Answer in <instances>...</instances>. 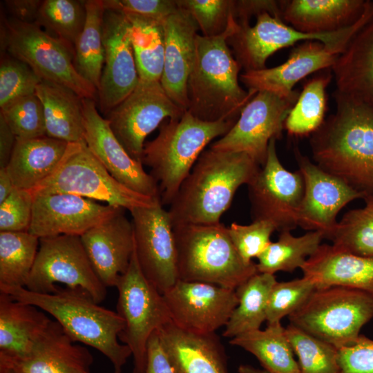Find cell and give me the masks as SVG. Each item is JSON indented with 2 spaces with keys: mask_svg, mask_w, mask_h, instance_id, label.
<instances>
[{
  "mask_svg": "<svg viewBox=\"0 0 373 373\" xmlns=\"http://www.w3.org/2000/svg\"><path fill=\"white\" fill-rule=\"evenodd\" d=\"M336 111L312 134L315 164L364 197L373 194V109L336 91Z\"/></svg>",
  "mask_w": 373,
  "mask_h": 373,
  "instance_id": "cell-1",
  "label": "cell"
},
{
  "mask_svg": "<svg viewBox=\"0 0 373 373\" xmlns=\"http://www.w3.org/2000/svg\"><path fill=\"white\" fill-rule=\"evenodd\" d=\"M260 166L245 153L204 151L169 205L173 227L220 222L238 189L247 185Z\"/></svg>",
  "mask_w": 373,
  "mask_h": 373,
  "instance_id": "cell-2",
  "label": "cell"
},
{
  "mask_svg": "<svg viewBox=\"0 0 373 373\" xmlns=\"http://www.w3.org/2000/svg\"><path fill=\"white\" fill-rule=\"evenodd\" d=\"M0 292L51 315L74 342L97 350L116 370H121L132 355L131 349L118 340L124 327L122 318L99 305L82 289L58 286L52 293L39 294L26 287H0Z\"/></svg>",
  "mask_w": 373,
  "mask_h": 373,
  "instance_id": "cell-3",
  "label": "cell"
},
{
  "mask_svg": "<svg viewBox=\"0 0 373 373\" xmlns=\"http://www.w3.org/2000/svg\"><path fill=\"white\" fill-rule=\"evenodd\" d=\"M237 26L233 16L223 34L213 37L197 35L195 59L187 84V111L200 120H237L257 93L243 89L238 82L242 68L227 44Z\"/></svg>",
  "mask_w": 373,
  "mask_h": 373,
  "instance_id": "cell-4",
  "label": "cell"
},
{
  "mask_svg": "<svg viewBox=\"0 0 373 373\" xmlns=\"http://www.w3.org/2000/svg\"><path fill=\"white\" fill-rule=\"evenodd\" d=\"M236 121L205 122L186 111L160 125L157 137L144 144L142 163L151 168L162 205L171 204L204 148L225 135Z\"/></svg>",
  "mask_w": 373,
  "mask_h": 373,
  "instance_id": "cell-5",
  "label": "cell"
},
{
  "mask_svg": "<svg viewBox=\"0 0 373 373\" xmlns=\"http://www.w3.org/2000/svg\"><path fill=\"white\" fill-rule=\"evenodd\" d=\"M173 231L179 280L236 289L258 273L256 263L241 258L221 222L179 224Z\"/></svg>",
  "mask_w": 373,
  "mask_h": 373,
  "instance_id": "cell-6",
  "label": "cell"
},
{
  "mask_svg": "<svg viewBox=\"0 0 373 373\" xmlns=\"http://www.w3.org/2000/svg\"><path fill=\"white\" fill-rule=\"evenodd\" d=\"M372 318L373 295L341 286L316 288L289 316L290 324L338 349L353 344Z\"/></svg>",
  "mask_w": 373,
  "mask_h": 373,
  "instance_id": "cell-7",
  "label": "cell"
},
{
  "mask_svg": "<svg viewBox=\"0 0 373 373\" xmlns=\"http://www.w3.org/2000/svg\"><path fill=\"white\" fill-rule=\"evenodd\" d=\"M32 195L68 193L131 211L151 207L160 200L140 194L115 179L91 153L84 141L69 143L54 173L35 188Z\"/></svg>",
  "mask_w": 373,
  "mask_h": 373,
  "instance_id": "cell-8",
  "label": "cell"
},
{
  "mask_svg": "<svg viewBox=\"0 0 373 373\" xmlns=\"http://www.w3.org/2000/svg\"><path fill=\"white\" fill-rule=\"evenodd\" d=\"M372 17L373 1H370L361 17L352 26L334 32L314 35L300 32L280 17L262 12L256 17L253 26L237 23L236 30L228 38L227 44L245 71L257 70L266 68V61L272 54L299 41H318L341 54Z\"/></svg>",
  "mask_w": 373,
  "mask_h": 373,
  "instance_id": "cell-9",
  "label": "cell"
},
{
  "mask_svg": "<svg viewBox=\"0 0 373 373\" xmlns=\"http://www.w3.org/2000/svg\"><path fill=\"white\" fill-rule=\"evenodd\" d=\"M3 48L13 58L29 66L41 80L65 86L82 98L95 99L97 89L77 72L74 50L36 23L13 18L4 20Z\"/></svg>",
  "mask_w": 373,
  "mask_h": 373,
  "instance_id": "cell-10",
  "label": "cell"
},
{
  "mask_svg": "<svg viewBox=\"0 0 373 373\" xmlns=\"http://www.w3.org/2000/svg\"><path fill=\"white\" fill-rule=\"evenodd\" d=\"M118 291L117 313L124 322L119 339L131 350L133 373H144L147 345L151 336L172 322L163 294L144 275L136 254L115 287Z\"/></svg>",
  "mask_w": 373,
  "mask_h": 373,
  "instance_id": "cell-11",
  "label": "cell"
},
{
  "mask_svg": "<svg viewBox=\"0 0 373 373\" xmlns=\"http://www.w3.org/2000/svg\"><path fill=\"white\" fill-rule=\"evenodd\" d=\"M62 284L80 288L100 303L106 287L96 274L80 236L59 235L39 238L35 262L26 288L33 292H54Z\"/></svg>",
  "mask_w": 373,
  "mask_h": 373,
  "instance_id": "cell-12",
  "label": "cell"
},
{
  "mask_svg": "<svg viewBox=\"0 0 373 373\" xmlns=\"http://www.w3.org/2000/svg\"><path fill=\"white\" fill-rule=\"evenodd\" d=\"M276 142L270 140L265 162L247 186L253 220L268 221L281 232L298 226L305 184L299 170L291 172L283 166Z\"/></svg>",
  "mask_w": 373,
  "mask_h": 373,
  "instance_id": "cell-13",
  "label": "cell"
},
{
  "mask_svg": "<svg viewBox=\"0 0 373 373\" xmlns=\"http://www.w3.org/2000/svg\"><path fill=\"white\" fill-rule=\"evenodd\" d=\"M185 111L171 99L160 81L140 79L134 90L106 119L128 154L142 162L146 137L164 119L179 118Z\"/></svg>",
  "mask_w": 373,
  "mask_h": 373,
  "instance_id": "cell-14",
  "label": "cell"
},
{
  "mask_svg": "<svg viewBox=\"0 0 373 373\" xmlns=\"http://www.w3.org/2000/svg\"><path fill=\"white\" fill-rule=\"evenodd\" d=\"M298 97L285 98L258 91L243 107L231 129L210 148L245 153L262 166L270 140L282 136L286 118Z\"/></svg>",
  "mask_w": 373,
  "mask_h": 373,
  "instance_id": "cell-15",
  "label": "cell"
},
{
  "mask_svg": "<svg viewBox=\"0 0 373 373\" xmlns=\"http://www.w3.org/2000/svg\"><path fill=\"white\" fill-rule=\"evenodd\" d=\"M129 211L139 266L144 276L163 294L179 280L177 247L169 211L161 202Z\"/></svg>",
  "mask_w": 373,
  "mask_h": 373,
  "instance_id": "cell-16",
  "label": "cell"
},
{
  "mask_svg": "<svg viewBox=\"0 0 373 373\" xmlns=\"http://www.w3.org/2000/svg\"><path fill=\"white\" fill-rule=\"evenodd\" d=\"M162 294L172 323L195 333L225 326L238 304L236 289L202 282L178 280Z\"/></svg>",
  "mask_w": 373,
  "mask_h": 373,
  "instance_id": "cell-17",
  "label": "cell"
},
{
  "mask_svg": "<svg viewBox=\"0 0 373 373\" xmlns=\"http://www.w3.org/2000/svg\"><path fill=\"white\" fill-rule=\"evenodd\" d=\"M294 155L305 184L298 213V226L319 231L331 239L336 227L337 215L351 201L364 195L338 178L323 171L296 147Z\"/></svg>",
  "mask_w": 373,
  "mask_h": 373,
  "instance_id": "cell-18",
  "label": "cell"
},
{
  "mask_svg": "<svg viewBox=\"0 0 373 373\" xmlns=\"http://www.w3.org/2000/svg\"><path fill=\"white\" fill-rule=\"evenodd\" d=\"M82 102L84 142L91 153L121 184L140 194L160 200L157 182L144 171L142 163L126 151L108 120L98 113L95 99L83 98Z\"/></svg>",
  "mask_w": 373,
  "mask_h": 373,
  "instance_id": "cell-19",
  "label": "cell"
},
{
  "mask_svg": "<svg viewBox=\"0 0 373 373\" xmlns=\"http://www.w3.org/2000/svg\"><path fill=\"white\" fill-rule=\"evenodd\" d=\"M103 38L104 63L97 95L100 110L106 116L134 90L140 78L125 15L106 10Z\"/></svg>",
  "mask_w": 373,
  "mask_h": 373,
  "instance_id": "cell-20",
  "label": "cell"
},
{
  "mask_svg": "<svg viewBox=\"0 0 373 373\" xmlns=\"http://www.w3.org/2000/svg\"><path fill=\"white\" fill-rule=\"evenodd\" d=\"M28 232L39 238L85 232L113 216L121 207L68 193L33 195Z\"/></svg>",
  "mask_w": 373,
  "mask_h": 373,
  "instance_id": "cell-21",
  "label": "cell"
},
{
  "mask_svg": "<svg viewBox=\"0 0 373 373\" xmlns=\"http://www.w3.org/2000/svg\"><path fill=\"white\" fill-rule=\"evenodd\" d=\"M124 210L119 208L80 236L96 274L106 287H116L135 251L133 224Z\"/></svg>",
  "mask_w": 373,
  "mask_h": 373,
  "instance_id": "cell-22",
  "label": "cell"
},
{
  "mask_svg": "<svg viewBox=\"0 0 373 373\" xmlns=\"http://www.w3.org/2000/svg\"><path fill=\"white\" fill-rule=\"evenodd\" d=\"M163 27L164 61L160 83L171 99L187 111V84L195 59L199 28L191 15L179 6L165 19Z\"/></svg>",
  "mask_w": 373,
  "mask_h": 373,
  "instance_id": "cell-23",
  "label": "cell"
},
{
  "mask_svg": "<svg viewBox=\"0 0 373 373\" xmlns=\"http://www.w3.org/2000/svg\"><path fill=\"white\" fill-rule=\"evenodd\" d=\"M339 55L321 41H305L292 49L282 64L245 71L240 79L248 90L267 91L285 98L296 97L300 93L293 89L297 82L313 73L332 68Z\"/></svg>",
  "mask_w": 373,
  "mask_h": 373,
  "instance_id": "cell-24",
  "label": "cell"
},
{
  "mask_svg": "<svg viewBox=\"0 0 373 373\" xmlns=\"http://www.w3.org/2000/svg\"><path fill=\"white\" fill-rule=\"evenodd\" d=\"M61 326L52 320L25 358L0 363V371L21 373H90L89 350L75 344Z\"/></svg>",
  "mask_w": 373,
  "mask_h": 373,
  "instance_id": "cell-25",
  "label": "cell"
},
{
  "mask_svg": "<svg viewBox=\"0 0 373 373\" xmlns=\"http://www.w3.org/2000/svg\"><path fill=\"white\" fill-rule=\"evenodd\" d=\"M176 373H229L220 337L181 329L170 322L157 330Z\"/></svg>",
  "mask_w": 373,
  "mask_h": 373,
  "instance_id": "cell-26",
  "label": "cell"
},
{
  "mask_svg": "<svg viewBox=\"0 0 373 373\" xmlns=\"http://www.w3.org/2000/svg\"><path fill=\"white\" fill-rule=\"evenodd\" d=\"M300 269L316 288L341 286L373 295V257L323 244Z\"/></svg>",
  "mask_w": 373,
  "mask_h": 373,
  "instance_id": "cell-27",
  "label": "cell"
},
{
  "mask_svg": "<svg viewBox=\"0 0 373 373\" xmlns=\"http://www.w3.org/2000/svg\"><path fill=\"white\" fill-rule=\"evenodd\" d=\"M369 0L279 1L281 19L307 34L334 32L355 23L364 13Z\"/></svg>",
  "mask_w": 373,
  "mask_h": 373,
  "instance_id": "cell-28",
  "label": "cell"
},
{
  "mask_svg": "<svg viewBox=\"0 0 373 373\" xmlns=\"http://www.w3.org/2000/svg\"><path fill=\"white\" fill-rule=\"evenodd\" d=\"M335 91L373 109V17L332 67Z\"/></svg>",
  "mask_w": 373,
  "mask_h": 373,
  "instance_id": "cell-29",
  "label": "cell"
},
{
  "mask_svg": "<svg viewBox=\"0 0 373 373\" xmlns=\"http://www.w3.org/2000/svg\"><path fill=\"white\" fill-rule=\"evenodd\" d=\"M51 321L37 307L0 292V363L26 357Z\"/></svg>",
  "mask_w": 373,
  "mask_h": 373,
  "instance_id": "cell-30",
  "label": "cell"
},
{
  "mask_svg": "<svg viewBox=\"0 0 373 373\" xmlns=\"http://www.w3.org/2000/svg\"><path fill=\"white\" fill-rule=\"evenodd\" d=\"M68 144L47 135L17 138L6 167L15 187L31 190L51 175L61 162Z\"/></svg>",
  "mask_w": 373,
  "mask_h": 373,
  "instance_id": "cell-31",
  "label": "cell"
},
{
  "mask_svg": "<svg viewBox=\"0 0 373 373\" xmlns=\"http://www.w3.org/2000/svg\"><path fill=\"white\" fill-rule=\"evenodd\" d=\"M35 94L43 105L47 136L68 143L84 141L83 98L44 80L37 85Z\"/></svg>",
  "mask_w": 373,
  "mask_h": 373,
  "instance_id": "cell-32",
  "label": "cell"
},
{
  "mask_svg": "<svg viewBox=\"0 0 373 373\" xmlns=\"http://www.w3.org/2000/svg\"><path fill=\"white\" fill-rule=\"evenodd\" d=\"M229 343L254 355L263 369L271 373H300L281 323L267 324L264 330L242 334L231 338Z\"/></svg>",
  "mask_w": 373,
  "mask_h": 373,
  "instance_id": "cell-33",
  "label": "cell"
},
{
  "mask_svg": "<svg viewBox=\"0 0 373 373\" xmlns=\"http://www.w3.org/2000/svg\"><path fill=\"white\" fill-rule=\"evenodd\" d=\"M276 281L274 274L258 272L236 289L238 304L225 325L223 336L233 338L260 329L267 319L269 296Z\"/></svg>",
  "mask_w": 373,
  "mask_h": 373,
  "instance_id": "cell-34",
  "label": "cell"
},
{
  "mask_svg": "<svg viewBox=\"0 0 373 373\" xmlns=\"http://www.w3.org/2000/svg\"><path fill=\"white\" fill-rule=\"evenodd\" d=\"M86 21L74 46V64L79 74L99 89L104 63V1L85 2Z\"/></svg>",
  "mask_w": 373,
  "mask_h": 373,
  "instance_id": "cell-35",
  "label": "cell"
},
{
  "mask_svg": "<svg viewBox=\"0 0 373 373\" xmlns=\"http://www.w3.org/2000/svg\"><path fill=\"white\" fill-rule=\"evenodd\" d=\"M130 23V38L139 78L160 81L164 61L163 22L124 15Z\"/></svg>",
  "mask_w": 373,
  "mask_h": 373,
  "instance_id": "cell-36",
  "label": "cell"
},
{
  "mask_svg": "<svg viewBox=\"0 0 373 373\" xmlns=\"http://www.w3.org/2000/svg\"><path fill=\"white\" fill-rule=\"evenodd\" d=\"M323 238L319 231H308L298 237L293 236L291 231L280 232L278 240L271 242L257 258L258 272L274 274L277 271L291 272L301 269L317 251Z\"/></svg>",
  "mask_w": 373,
  "mask_h": 373,
  "instance_id": "cell-37",
  "label": "cell"
},
{
  "mask_svg": "<svg viewBox=\"0 0 373 373\" xmlns=\"http://www.w3.org/2000/svg\"><path fill=\"white\" fill-rule=\"evenodd\" d=\"M332 77V69L327 68L305 83L285 122V129L289 135H312L322 125L326 111V88Z\"/></svg>",
  "mask_w": 373,
  "mask_h": 373,
  "instance_id": "cell-38",
  "label": "cell"
},
{
  "mask_svg": "<svg viewBox=\"0 0 373 373\" xmlns=\"http://www.w3.org/2000/svg\"><path fill=\"white\" fill-rule=\"evenodd\" d=\"M39 246L28 231L0 232V287H26Z\"/></svg>",
  "mask_w": 373,
  "mask_h": 373,
  "instance_id": "cell-39",
  "label": "cell"
},
{
  "mask_svg": "<svg viewBox=\"0 0 373 373\" xmlns=\"http://www.w3.org/2000/svg\"><path fill=\"white\" fill-rule=\"evenodd\" d=\"M363 199V207L346 212L338 221L330 240L332 245L343 250L373 257V194Z\"/></svg>",
  "mask_w": 373,
  "mask_h": 373,
  "instance_id": "cell-40",
  "label": "cell"
},
{
  "mask_svg": "<svg viewBox=\"0 0 373 373\" xmlns=\"http://www.w3.org/2000/svg\"><path fill=\"white\" fill-rule=\"evenodd\" d=\"M86 1L45 0L39 9L36 24L64 42L74 50L76 41L86 21Z\"/></svg>",
  "mask_w": 373,
  "mask_h": 373,
  "instance_id": "cell-41",
  "label": "cell"
},
{
  "mask_svg": "<svg viewBox=\"0 0 373 373\" xmlns=\"http://www.w3.org/2000/svg\"><path fill=\"white\" fill-rule=\"evenodd\" d=\"M285 332L300 373H340L338 348L289 324Z\"/></svg>",
  "mask_w": 373,
  "mask_h": 373,
  "instance_id": "cell-42",
  "label": "cell"
},
{
  "mask_svg": "<svg viewBox=\"0 0 373 373\" xmlns=\"http://www.w3.org/2000/svg\"><path fill=\"white\" fill-rule=\"evenodd\" d=\"M0 115L17 138L46 135L44 108L36 94L20 98L1 108Z\"/></svg>",
  "mask_w": 373,
  "mask_h": 373,
  "instance_id": "cell-43",
  "label": "cell"
},
{
  "mask_svg": "<svg viewBox=\"0 0 373 373\" xmlns=\"http://www.w3.org/2000/svg\"><path fill=\"white\" fill-rule=\"evenodd\" d=\"M314 284L303 276L289 281L278 282L272 287L267 309V324L280 323L299 309L316 289Z\"/></svg>",
  "mask_w": 373,
  "mask_h": 373,
  "instance_id": "cell-44",
  "label": "cell"
},
{
  "mask_svg": "<svg viewBox=\"0 0 373 373\" xmlns=\"http://www.w3.org/2000/svg\"><path fill=\"white\" fill-rule=\"evenodd\" d=\"M41 79L24 62L11 57L0 64V108L26 96L35 94Z\"/></svg>",
  "mask_w": 373,
  "mask_h": 373,
  "instance_id": "cell-45",
  "label": "cell"
},
{
  "mask_svg": "<svg viewBox=\"0 0 373 373\" xmlns=\"http://www.w3.org/2000/svg\"><path fill=\"white\" fill-rule=\"evenodd\" d=\"M176 2L191 15L202 35L207 37L223 34L233 16L235 1L232 0H176Z\"/></svg>",
  "mask_w": 373,
  "mask_h": 373,
  "instance_id": "cell-46",
  "label": "cell"
},
{
  "mask_svg": "<svg viewBox=\"0 0 373 373\" xmlns=\"http://www.w3.org/2000/svg\"><path fill=\"white\" fill-rule=\"evenodd\" d=\"M276 231L274 225L265 220H253L247 225L232 222L228 227L231 240L241 258L247 263L253 262L271 243V236Z\"/></svg>",
  "mask_w": 373,
  "mask_h": 373,
  "instance_id": "cell-47",
  "label": "cell"
},
{
  "mask_svg": "<svg viewBox=\"0 0 373 373\" xmlns=\"http://www.w3.org/2000/svg\"><path fill=\"white\" fill-rule=\"evenodd\" d=\"M34 197L29 190L15 189L0 204V232L28 231Z\"/></svg>",
  "mask_w": 373,
  "mask_h": 373,
  "instance_id": "cell-48",
  "label": "cell"
},
{
  "mask_svg": "<svg viewBox=\"0 0 373 373\" xmlns=\"http://www.w3.org/2000/svg\"><path fill=\"white\" fill-rule=\"evenodd\" d=\"M106 10L163 22L178 6L176 0H105Z\"/></svg>",
  "mask_w": 373,
  "mask_h": 373,
  "instance_id": "cell-49",
  "label": "cell"
},
{
  "mask_svg": "<svg viewBox=\"0 0 373 373\" xmlns=\"http://www.w3.org/2000/svg\"><path fill=\"white\" fill-rule=\"evenodd\" d=\"M340 373H373V340L360 334L352 345L338 350Z\"/></svg>",
  "mask_w": 373,
  "mask_h": 373,
  "instance_id": "cell-50",
  "label": "cell"
},
{
  "mask_svg": "<svg viewBox=\"0 0 373 373\" xmlns=\"http://www.w3.org/2000/svg\"><path fill=\"white\" fill-rule=\"evenodd\" d=\"M144 373H176L162 346L157 331L148 341Z\"/></svg>",
  "mask_w": 373,
  "mask_h": 373,
  "instance_id": "cell-51",
  "label": "cell"
},
{
  "mask_svg": "<svg viewBox=\"0 0 373 373\" xmlns=\"http://www.w3.org/2000/svg\"><path fill=\"white\" fill-rule=\"evenodd\" d=\"M43 1H5L8 10L14 19L27 23H35Z\"/></svg>",
  "mask_w": 373,
  "mask_h": 373,
  "instance_id": "cell-52",
  "label": "cell"
},
{
  "mask_svg": "<svg viewBox=\"0 0 373 373\" xmlns=\"http://www.w3.org/2000/svg\"><path fill=\"white\" fill-rule=\"evenodd\" d=\"M17 137L0 115V169L6 168L15 148Z\"/></svg>",
  "mask_w": 373,
  "mask_h": 373,
  "instance_id": "cell-53",
  "label": "cell"
},
{
  "mask_svg": "<svg viewBox=\"0 0 373 373\" xmlns=\"http://www.w3.org/2000/svg\"><path fill=\"white\" fill-rule=\"evenodd\" d=\"M15 189L6 169H0V204L10 195Z\"/></svg>",
  "mask_w": 373,
  "mask_h": 373,
  "instance_id": "cell-54",
  "label": "cell"
},
{
  "mask_svg": "<svg viewBox=\"0 0 373 373\" xmlns=\"http://www.w3.org/2000/svg\"><path fill=\"white\" fill-rule=\"evenodd\" d=\"M238 371L239 373H271L265 369H258L250 365H240Z\"/></svg>",
  "mask_w": 373,
  "mask_h": 373,
  "instance_id": "cell-55",
  "label": "cell"
},
{
  "mask_svg": "<svg viewBox=\"0 0 373 373\" xmlns=\"http://www.w3.org/2000/svg\"><path fill=\"white\" fill-rule=\"evenodd\" d=\"M0 373H21V372H19L13 370H5L3 371H0Z\"/></svg>",
  "mask_w": 373,
  "mask_h": 373,
  "instance_id": "cell-56",
  "label": "cell"
},
{
  "mask_svg": "<svg viewBox=\"0 0 373 373\" xmlns=\"http://www.w3.org/2000/svg\"><path fill=\"white\" fill-rule=\"evenodd\" d=\"M113 373H121V370H115Z\"/></svg>",
  "mask_w": 373,
  "mask_h": 373,
  "instance_id": "cell-57",
  "label": "cell"
}]
</instances>
